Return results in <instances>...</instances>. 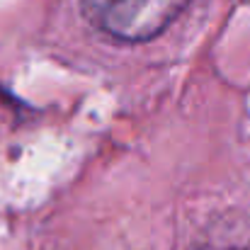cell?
I'll return each mask as SVG.
<instances>
[{
    "instance_id": "6da1fadb",
    "label": "cell",
    "mask_w": 250,
    "mask_h": 250,
    "mask_svg": "<svg viewBox=\"0 0 250 250\" xmlns=\"http://www.w3.org/2000/svg\"><path fill=\"white\" fill-rule=\"evenodd\" d=\"M189 0H81L85 20L117 42H148L166 32Z\"/></svg>"
}]
</instances>
